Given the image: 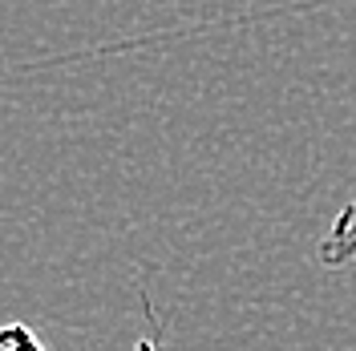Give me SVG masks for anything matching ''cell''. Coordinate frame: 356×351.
Returning <instances> with one entry per match:
<instances>
[{
  "mask_svg": "<svg viewBox=\"0 0 356 351\" xmlns=\"http://www.w3.org/2000/svg\"><path fill=\"white\" fill-rule=\"evenodd\" d=\"M316 259L328 271H340V266L356 263V202H348L332 219V226L324 230V239L316 246Z\"/></svg>",
  "mask_w": 356,
  "mask_h": 351,
  "instance_id": "1",
  "label": "cell"
},
{
  "mask_svg": "<svg viewBox=\"0 0 356 351\" xmlns=\"http://www.w3.org/2000/svg\"><path fill=\"white\" fill-rule=\"evenodd\" d=\"M0 351H44V343L37 339L33 327L8 323V327H0Z\"/></svg>",
  "mask_w": 356,
  "mask_h": 351,
  "instance_id": "2",
  "label": "cell"
},
{
  "mask_svg": "<svg viewBox=\"0 0 356 351\" xmlns=\"http://www.w3.org/2000/svg\"><path fill=\"white\" fill-rule=\"evenodd\" d=\"M134 351H158V343H154V339H138V348H134Z\"/></svg>",
  "mask_w": 356,
  "mask_h": 351,
  "instance_id": "3",
  "label": "cell"
}]
</instances>
